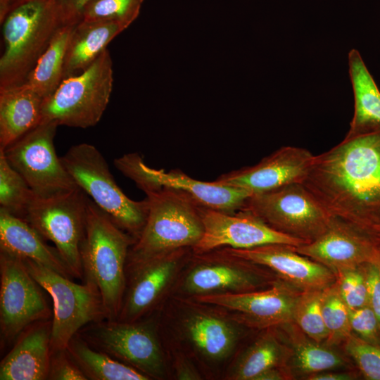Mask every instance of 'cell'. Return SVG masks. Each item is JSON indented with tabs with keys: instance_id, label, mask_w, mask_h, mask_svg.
Segmentation results:
<instances>
[{
	"instance_id": "cell-1",
	"label": "cell",
	"mask_w": 380,
	"mask_h": 380,
	"mask_svg": "<svg viewBox=\"0 0 380 380\" xmlns=\"http://www.w3.org/2000/svg\"><path fill=\"white\" fill-rule=\"evenodd\" d=\"M302 184L331 217L370 234L380 225V125L350 129L315 156Z\"/></svg>"
},
{
	"instance_id": "cell-2",
	"label": "cell",
	"mask_w": 380,
	"mask_h": 380,
	"mask_svg": "<svg viewBox=\"0 0 380 380\" xmlns=\"http://www.w3.org/2000/svg\"><path fill=\"white\" fill-rule=\"evenodd\" d=\"M135 241L88 196L80 247L83 281L98 289L108 320L118 317L126 287L128 254Z\"/></svg>"
},
{
	"instance_id": "cell-3",
	"label": "cell",
	"mask_w": 380,
	"mask_h": 380,
	"mask_svg": "<svg viewBox=\"0 0 380 380\" xmlns=\"http://www.w3.org/2000/svg\"><path fill=\"white\" fill-rule=\"evenodd\" d=\"M146 196L147 219L127 261L196 246L204 230L201 206L186 193L171 188L163 187Z\"/></svg>"
},
{
	"instance_id": "cell-4",
	"label": "cell",
	"mask_w": 380,
	"mask_h": 380,
	"mask_svg": "<svg viewBox=\"0 0 380 380\" xmlns=\"http://www.w3.org/2000/svg\"><path fill=\"white\" fill-rule=\"evenodd\" d=\"M2 23L0 87L25 81L61 26L53 0H18Z\"/></svg>"
},
{
	"instance_id": "cell-5",
	"label": "cell",
	"mask_w": 380,
	"mask_h": 380,
	"mask_svg": "<svg viewBox=\"0 0 380 380\" xmlns=\"http://www.w3.org/2000/svg\"><path fill=\"white\" fill-rule=\"evenodd\" d=\"M61 162L77 185L113 222L137 239L147 219L148 201L126 196L115 181L107 162L94 146H71Z\"/></svg>"
},
{
	"instance_id": "cell-6",
	"label": "cell",
	"mask_w": 380,
	"mask_h": 380,
	"mask_svg": "<svg viewBox=\"0 0 380 380\" xmlns=\"http://www.w3.org/2000/svg\"><path fill=\"white\" fill-rule=\"evenodd\" d=\"M113 82L112 60L106 49L80 75L65 77L44 99L42 120L77 128L96 125L109 103Z\"/></svg>"
},
{
	"instance_id": "cell-7",
	"label": "cell",
	"mask_w": 380,
	"mask_h": 380,
	"mask_svg": "<svg viewBox=\"0 0 380 380\" xmlns=\"http://www.w3.org/2000/svg\"><path fill=\"white\" fill-rule=\"evenodd\" d=\"M21 260L53 301L51 353L65 350L70 339L86 325L106 319L101 296L94 285L75 283L33 260Z\"/></svg>"
},
{
	"instance_id": "cell-8",
	"label": "cell",
	"mask_w": 380,
	"mask_h": 380,
	"mask_svg": "<svg viewBox=\"0 0 380 380\" xmlns=\"http://www.w3.org/2000/svg\"><path fill=\"white\" fill-rule=\"evenodd\" d=\"M156 327L151 319H103L86 325L78 334L93 348L150 379H160L165 376L166 365Z\"/></svg>"
},
{
	"instance_id": "cell-9",
	"label": "cell",
	"mask_w": 380,
	"mask_h": 380,
	"mask_svg": "<svg viewBox=\"0 0 380 380\" xmlns=\"http://www.w3.org/2000/svg\"><path fill=\"white\" fill-rule=\"evenodd\" d=\"M88 196L77 188L50 197L32 196L23 220L54 243L76 279H83L80 247L86 225Z\"/></svg>"
},
{
	"instance_id": "cell-10",
	"label": "cell",
	"mask_w": 380,
	"mask_h": 380,
	"mask_svg": "<svg viewBox=\"0 0 380 380\" xmlns=\"http://www.w3.org/2000/svg\"><path fill=\"white\" fill-rule=\"evenodd\" d=\"M58 126L55 122L42 120L3 151L37 197L50 198L79 188L56 154Z\"/></svg>"
},
{
	"instance_id": "cell-11",
	"label": "cell",
	"mask_w": 380,
	"mask_h": 380,
	"mask_svg": "<svg viewBox=\"0 0 380 380\" xmlns=\"http://www.w3.org/2000/svg\"><path fill=\"white\" fill-rule=\"evenodd\" d=\"M243 208L274 229L306 243L322 234L331 218L302 183L253 194Z\"/></svg>"
},
{
	"instance_id": "cell-12",
	"label": "cell",
	"mask_w": 380,
	"mask_h": 380,
	"mask_svg": "<svg viewBox=\"0 0 380 380\" xmlns=\"http://www.w3.org/2000/svg\"><path fill=\"white\" fill-rule=\"evenodd\" d=\"M42 290L20 258L0 251L1 350L31 324L53 317Z\"/></svg>"
},
{
	"instance_id": "cell-13",
	"label": "cell",
	"mask_w": 380,
	"mask_h": 380,
	"mask_svg": "<svg viewBox=\"0 0 380 380\" xmlns=\"http://www.w3.org/2000/svg\"><path fill=\"white\" fill-rule=\"evenodd\" d=\"M114 165L146 194L163 187L175 189L186 193L202 207L224 213H234L242 209L252 195L247 190L215 181L197 180L178 169L165 172L150 167L137 153L115 158Z\"/></svg>"
},
{
	"instance_id": "cell-14",
	"label": "cell",
	"mask_w": 380,
	"mask_h": 380,
	"mask_svg": "<svg viewBox=\"0 0 380 380\" xmlns=\"http://www.w3.org/2000/svg\"><path fill=\"white\" fill-rule=\"evenodd\" d=\"M201 213L204 230L202 238L192 248L195 254L222 247L248 249L272 243L295 247L307 243L274 229L245 208L227 213L201 206Z\"/></svg>"
},
{
	"instance_id": "cell-15",
	"label": "cell",
	"mask_w": 380,
	"mask_h": 380,
	"mask_svg": "<svg viewBox=\"0 0 380 380\" xmlns=\"http://www.w3.org/2000/svg\"><path fill=\"white\" fill-rule=\"evenodd\" d=\"M189 248H179L141 260L127 261L129 277L127 279L116 320L134 322L150 313L172 284Z\"/></svg>"
},
{
	"instance_id": "cell-16",
	"label": "cell",
	"mask_w": 380,
	"mask_h": 380,
	"mask_svg": "<svg viewBox=\"0 0 380 380\" xmlns=\"http://www.w3.org/2000/svg\"><path fill=\"white\" fill-rule=\"evenodd\" d=\"M294 248L298 253L328 267L335 274L380 262V248L369 234L334 217L318 238Z\"/></svg>"
},
{
	"instance_id": "cell-17",
	"label": "cell",
	"mask_w": 380,
	"mask_h": 380,
	"mask_svg": "<svg viewBox=\"0 0 380 380\" xmlns=\"http://www.w3.org/2000/svg\"><path fill=\"white\" fill-rule=\"evenodd\" d=\"M198 261L181 286L184 293L196 297L255 291L264 281L255 264L230 254L225 248L196 254Z\"/></svg>"
},
{
	"instance_id": "cell-18",
	"label": "cell",
	"mask_w": 380,
	"mask_h": 380,
	"mask_svg": "<svg viewBox=\"0 0 380 380\" xmlns=\"http://www.w3.org/2000/svg\"><path fill=\"white\" fill-rule=\"evenodd\" d=\"M315 156L303 148L283 146L254 165L224 173L215 181L250 191H269L293 183H302Z\"/></svg>"
},
{
	"instance_id": "cell-19",
	"label": "cell",
	"mask_w": 380,
	"mask_h": 380,
	"mask_svg": "<svg viewBox=\"0 0 380 380\" xmlns=\"http://www.w3.org/2000/svg\"><path fill=\"white\" fill-rule=\"evenodd\" d=\"M224 248L236 257L272 270L299 291H322L336 281L331 270L298 253L295 246L272 243L248 249Z\"/></svg>"
},
{
	"instance_id": "cell-20",
	"label": "cell",
	"mask_w": 380,
	"mask_h": 380,
	"mask_svg": "<svg viewBox=\"0 0 380 380\" xmlns=\"http://www.w3.org/2000/svg\"><path fill=\"white\" fill-rule=\"evenodd\" d=\"M300 292L285 282H277L262 291L210 294L196 298L234 311L251 325L265 327L293 322V309Z\"/></svg>"
},
{
	"instance_id": "cell-21",
	"label": "cell",
	"mask_w": 380,
	"mask_h": 380,
	"mask_svg": "<svg viewBox=\"0 0 380 380\" xmlns=\"http://www.w3.org/2000/svg\"><path fill=\"white\" fill-rule=\"evenodd\" d=\"M52 319L37 322L16 338L0 363V380H45L51 357Z\"/></svg>"
},
{
	"instance_id": "cell-22",
	"label": "cell",
	"mask_w": 380,
	"mask_h": 380,
	"mask_svg": "<svg viewBox=\"0 0 380 380\" xmlns=\"http://www.w3.org/2000/svg\"><path fill=\"white\" fill-rule=\"evenodd\" d=\"M44 239L25 220L0 209V251L75 278L56 247L49 246Z\"/></svg>"
},
{
	"instance_id": "cell-23",
	"label": "cell",
	"mask_w": 380,
	"mask_h": 380,
	"mask_svg": "<svg viewBox=\"0 0 380 380\" xmlns=\"http://www.w3.org/2000/svg\"><path fill=\"white\" fill-rule=\"evenodd\" d=\"M43 101L25 82L0 87V150H5L42 122Z\"/></svg>"
},
{
	"instance_id": "cell-24",
	"label": "cell",
	"mask_w": 380,
	"mask_h": 380,
	"mask_svg": "<svg viewBox=\"0 0 380 380\" xmlns=\"http://www.w3.org/2000/svg\"><path fill=\"white\" fill-rule=\"evenodd\" d=\"M183 327L189 341L210 360H221L228 357L238 340V331L231 322L204 311L189 314L184 319Z\"/></svg>"
},
{
	"instance_id": "cell-25",
	"label": "cell",
	"mask_w": 380,
	"mask_h": 380,
	"mask_svg": "<svg viewBox=\"0 0 380 380\" xmlns=\"http://www.w3.org/2000/svg\"><path fill=\"white\" fill-rule=\"evenodd\" d=\"M128 25L117 21L77 23L66 53L65 77L87 68L106 49L110 41Z\"/></svg>"
},
{
	"instance_id": "cell-26",
	"label": "cell",
	"mask_w": 380,
	"mask_h": 380,
	"mask_svg": "<svg viewBox=\"0 0 380 380\" xmlns=\"http://www.w3.org/2000/svg\"><path fill=\"white\" fill-rule=\"evenodd\" d=\"M76 24L61 25L24 82L44 99L58 88L65 78V57Z\"/></svg>"
},
{
	"instance_id": "cell-27",
	"label": "cell",
	"mask_w": 380,
	"mask_h": 380,
	"mask_svg": "<svg viewBox=\"0 0 380 380\" xmlns=\"http://www.w3.org/2000/svg\"><path fill=\"white\" fill-rule=\"evenodd\" d=\"M66 350L87 380H148L147 376L91 346L77 333Z\"/></svg>"
},
{
	"instance_id": "cell-28",
	"label": "cell",
	"mask_w": 380,
	"mask_h": 380,
	"mask_svg": "<svg viewBox=\"0 0 380 380\" xmlns=\"http://www.w3.org/2000/svg\"><path fill=\"white\" fill-rule=\"evenodd\" d=\"M348 65L354 96L350 129L380 125V91L357 50L350 51Z\"/></svg>"
},
{
	"instance_id": "cell-29",
	"label": "cell",
	"mask_w": 380,
	"mask_h": 380,
	"mask_svg": "<svg viewBox=\"0 0 380 380\" xmlns=\"http://www.w3.org/2000/svg\"><path fill=\"white\" fill-rule=\"evenodd\" d=\"M290 355L277 337L267 333L256 340L238 359L232 367L229 379L255 380L263 372L284 363Z\"/></svg>"
},
{
	"instance_id": "cell-30",
	"label": "cell",
	"mask_w": 380,
	"mask_h": 380,
	"mask_svg": "<svg viewBox=\"0 0 380 380\" xmlns=\"http://www.w3.org/2000/svg\"><path fill=\"white\" fill-rule=\"evenodd\" d=\"M291 323L288 330L291 343L289 356L299 373L308 376L344 367L346 361L338 353L308 338L296 324V329H292Z\"/></svg>"
},
{
	"instance_id": "cell-31",
	"label": "cell",
	"mask_w": 380,
	"mask_h": 380,
	"mask_svg": "<svg viewBox=\"0 0 380 380\" xmlns=\"http://www.w3.org/2000/svg\"><path fill=\"white\" fill-rule=\"evenodd\" d=\"M34 194L0 150V209L24 218Z\"/></svg>"
},
{
	"instance_id": "cell-32",
	"label": "cell",
	"mask_w": 380,
	"mask_h": 380,
	"mask_svg": "<svg viewBox=\"0 0 380 380\" xmlns=\"http://www.w3.org/2000/svg\"><path fill=\"white\" fill-rule=\"evenodd\" d=\"M322 313L328 331L327 346L339 344L352 334L349 319V309L341 298L336 282L322 290Z\"/></svg>"
},
{
	"instance_id": "cell-33",
	"label": "cell",
	"mask_w": 380,
	"mask_h": 380,
	"mask_svg": "<svg viewBox=\"0 0 380 380\" xmlns=\"http://www.w3.org/2000/svg\"><path fill=\"white\" fill-rule=\"evenodd\" d=\"M322 291L300 292L293 312V323L308 338L319 343H325L328 338L322 313Z\"/></svg>"
},
{
	"instance_id": "cell-34",
	"label": "cell",
	"mask_w": 380,
	"mask_h": 380,
	"mask_svg": "<svg viewBox=\"0 0 380 380\" xmlns=\"http://www.w3.org/2000/svg\"><path fill=\"white\" fill-rule=\"evenodd\" d=\"M143 0H91L84 8L80 21H117L128 25L137 16Z\"/></svg>"
},
{
	"instance_id": "cell-35",
	"label": "cell",
	"mask_w": 380,
	"mask_h": 380,
	"mask_svg": "<svg viewBox=\"0 0 380 380\" xmlns=\"http://www.w3.org/2000/svg\"><path fill=\"white\" fill-rule=\"evenodd\" d=\"M344 343L346 351L362 376L368 380H380V345L368 343L353 334Z\"/></svg>"
},
{
	"instance_id": "cell-36",
	"label": "cell",
	"mask_w": 380,
	"mask_h": 380,
	"mask_svg": "<svg viewBox=\"0 0 380 380\" xmlns=\"http://www.w3.org/2000/svg\"><path fill=\"white\" fill-rule=\"evenodd\" d=\"M364 266L336 274L339 293L350 310L368 305Z\"/></svg>"
},
{
	"instance_id": "cell-37",
	"label": "cell",
	"mask_w": 380,
	"mask_h": 380,
	"mask_svg": "<svg viewBox=\"0 0 380 380\" xmlns=\"http://www.w3.org/2000/svg\"><path fill=\"white\" fill-rule=\"evenodd\" d=\"M349 319L352 331L364 341L380 345V327L378 319L368 305L350 310Z\"/></svg>"
},
{
	"instance_id": "cell-38",
	"label": "cell",
	"mask_w": 380,
	"mask_h": 380,
	"mask_svg": "<svg viewBox=\"0 0 380 380\" xmlns=\"http://www.w3.org/2000/svg\"><path fill=\"white\" fill-rule=\"evenodd\" d=\"M49 380H87L66 349L51 353Z\"/></svg>"
},
{
	"instance_id": "cell-39",
	"label": "cell",
	"mask_w": 380,
	"mask_h": 380,
	"mask_svg": "<svg viewBox=\"0 0 380 380\" xmlns=\"http://www.w3.org/2000/svg\"><path fill=\"white\" fill-rule=\"evenodd\" d=\"M367 289L368 305L376 315L380 327V262L364 266Z\"/></svg>"
},
{
	"instance_id": "cell-40",
	"label": "cell",
	"mask_w": 380,
	"mask_h": 380,
	"mask_svg": "<svg viewBox=\"0 0 380 380\" xmlns=\"http://www.w3.org/2000/svg\"><path fill=\"white\" fill-rule=\"evenodd\" d=\"M90 1L53 0L61 25L78 23L84 8Z\"/></svg>"
},
{
	"instance_id": "cell-41",
	"label": "cell",
	"mask_w": 380,
	"mask_h": 380,
	"mask_svg": "<svg viewBox=\"0 0 380 380\" xmlns=\"http://www.w3.org/2000/svg\"><path fill=\"white\" fill-rule=\"evenodd\" d=\"M308 380H353L356 379L357 375L353 372H320L310 374L307 376Z\"/></svg>"
},
{
	"instance_id": "cell-42",
	"label": "cell",
	"mask_w": 380,
	"mask_h": 380,
	"mask_svg": "<svg viewBox=\"0 0 380 380\" xmlns=\"http://www.w3.org/2000/svg\"><path fill=\"white\" fill-rule=\"evenodd\" d=\"M291 379L289 372L284 367L269 369L259 374L255 380H284Z\"/></svg>"
},
{
	"instance_id": "cell-43",
	"label": "cell",
	"mask_w": 380,
	"mask_h": 380,
	"mask_svg": "<svg viewBox=\"0 0 380 380\" xmlns=\"http://www.w3.org/2000/svg\"><path fill=\"white\" fill-rule=\"evenodd\" d=\"M177 376L179 379H199V375L194 369L184 360L177 361Z\"/></svg>"
},
{
	"instance_id": "cell-44",
	"label": "cell",
	"mask_w": 380,
	"mask_h": 380,
	"mask_svg": "<svg viewBox=\"0 0 380 380\" xmlns=\"http://www.w3.org/2000/svg\"><path fill=\"white\" fill-rule=\"evenodd\" d=\"M371 236L375 239L380 248V225L372 230Z\"/></svg>"
},
{
	"instance_id": "cell-45",
	"label": "cell",
	"mask_w": 380,
	"mask_h": 380,
	"mask_svg": "<svg viewBox=\"0 0 380 380\" xmlns=\"http://www.w3.org/2000/svg\"><path fill=\"white\" fill-rule=\"evenodd\" d=\"M17 1H18V0H12L13 6L14 5V4H15ZM13 6H12V7H13Z\"/></svg>"
}]
</instances>
